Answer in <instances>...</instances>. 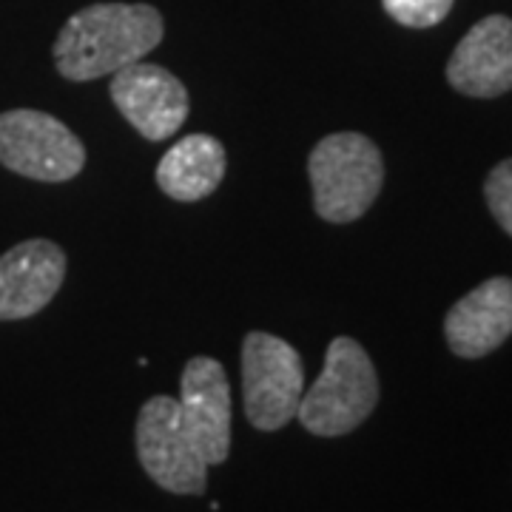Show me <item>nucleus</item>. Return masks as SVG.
Here are the masks:
<instances>
[{
	"label": "nucleus",
	"mask_w": 512,
	"mask_h": 512,
	"mask_svg": "<svg viewBox=\"0 0 512 512\" xmlns=\"http://www.w3.org/2000/svg\"><path fill=\"white\" fill-rule=\"evenodd\" d=\"M0 165L40 183L74 180L86 165V148L52 114L15 109L0 114Z\"/></svg>",
	"instance_id": "obj_6"
},
{
	"label": "nucleus",
	"mask_w": 512,
	"mask_h": 512,
	"mask_svg": "<svg viewBox=\"0 0 512 512\" xmlns=\"http://www.w3.org/2000/svg\"><path fill=\"white\" fill-rule=\"evenodd\" d=\"M225 177V148L211 134H188L165 151L157 165V185L171 200L197 202L211 197Z\"/></svg>",
	"instance_id": "obj_12"
},
{
	"label": "nucleus",
	"mask_w": 512,
	"mask_h": 512,
	"mask_svg": "<svg viewBox=\"0 0 512 512\" xmlns=\"http://www.w3.org/2000/svg\"><path fill=\"white\" fill-rule=\"evenodd\" d=\"M447 80L467 97H501L512 89V18L490 15L461 37L447 63Z\"/></svg>",
	"instance_id": "obj_10"
},
{
	"label": "nucleus",
	"mask_w": 512,
	"mask_h": 512,
	"mask_svg": "<svg viewBox=\"0 0 512 512\" xmlns=\"http://www.w3.org/2000/svg\"><path fill=\"white\" fill-rule=\"evenodd\" d=\"M308 177L313 188V208L325 222H345L365 217L384 183V160L376 143L339 131L319 140L308 157Z\"/></svg>",
	"instance_id": "obj_3"
},
{
	"label": "nucleus",
	"mask_w": 512,
	"mask_h": 512,
	"mask_svg": "<svg viewBox=\"0 0 512 512\" xmlns=\"http://www.w3.org/2000/svg\"><path fill=\"white\" fill-rule=\"evenodd\" d=\"M111 103L148 143L174 137L188 120L191 100L185 86L157 63H131L111 74Z\"/></svg>",
	"instance_id": "obj_7"
},
{
	"label": "nucleus",
	"mask_w": 512,
	"mask_h": 512,
	"mask_svg": "<svg viewBox=\"0 0 512 512\" xmlns=\"http://www.w3.org/2000/svg\"><path fill=\"white\" fill-rule=\"evenodd\" d=\"M484 197L495 222L512 237V160L498 163L484 183Z\"/></svg>",
	"instance_id": "obj_14"
},
{
	"label": "nucleus",
	"mask_w": 512,
	"mask_h": 512,
	"mask_svg": "<svg viewBox=\"0 0 512 512\" xmlns=\"http://www.w3.org/2000/svg\"><path fill=\"white\" fill-rule=\"evenodd\" d=\"M376 404H379L376 367L356 339L339 336L330 342L319 379L308 393H302L296 419L313 436L336 439L353 433L376 410Z\"/></svg>",
	"instance_id": "obj_2"
},
{
	"label": "nucleus",
	"mask_w": 512,
	"mask_h": 512,
	"mask_svg": "<svg viewBox=\"0 0 512 512\" xmlns=\"http://www.w3.org/2000/svg\"><path fill=\"white\" fill-rule=\"evenodd\" d=\"M384 12L410 29H430L450 15L453 0H382Z\"/></svg>",
	"instance_id": "obj_13"
},
{
	"label": "nucleus",
	"mask_w": 512,
	"mask_h": 512,
	"mask_svg": "<svg viewBox=\"0 0 512 512\" xmlns=\"http://www.w3.org/2000/svg\"><path fill=\"white\" fill-rule=\"evenodd\" d=\"M512 333V279L493 276L461 296L444 316V336L461 359H481Z\"/></svg>",
	"instance_id": "obj_11"
},
{
	"label": "nucleus",
	"mask_w": 512,
	"mask_h": 512,
	"mask_svg": "<svg viewBox=\"0 0 512 512\" xmlns=\"http://www.w3.org/2000/svg\"><path fill=\"white\" fill-rule=\"evenodd\" d=\"M163 15L148 3H94L66 20L55 40L57 72L86 83L120 72L160 46Z\"/></svg>",
	"instance_id": "obj_1"
},
{
	"label": "nucleus",
	"mask_w": 512,
	"mask_h": 512,
	"mask_svg": "<svg viewBox=\"0 0 512 512\" xmlns=\"http://www.w3.org/2000/svg\"><path fill=\"white\" fill-rule=\"evenodd\" d=\"M66 279V254L52 239H26L0 256V322L40 313Z\"/></svg>",
	"instance_id": "obj_9"
},
{
	"label": "nucleus",
	"mask_w": 512,
	"mask_h": 512,
	"mask_svg": "<svg viewBox=\"0 0 512 512\" xmlns=\"http://www.w3.org/2000/svg\"><path fill=\"white\" fill-rule=\"evenodd\" d=\"M180 413L191 441L208 467L231 453V387L225 367L211 356H194L180 379Z\"/></svg>",
	"instance_id": "obj_8"
},
{
	"label": "nucleus",
	"mask_w": 512,
	"mask_h": 512,
	"mask_svg": "<svg viewBox=\"0 0 512 512\" xmlns=\"http://www.w3.org/2000/svg\"><path fill=\"white\" fill-rule=\"evenodd\" d=\"M305 367L285 339L251 330L242 342V402L256 430L274 433L296 419Z\"/></svg>",
	"instance_id": "obj_4"
},
{
	"label": "nucleus",
	"mask_w": 512,
	"mask_h": 512,
	"mask_svg": "<svg viewBox=\"0 0 512 512\" xmlns=\"http://www.w3.org/2000/svg\"><path fill=\"white\" fill-rule=\"evenodd\" d=\"M137 458L154 484L177 495H202L208 481V461L191 441L183 424L180 402L154 396L137 416Z\"/></svg>",
	"instance_id": "obj_5"
}]
</instances>
